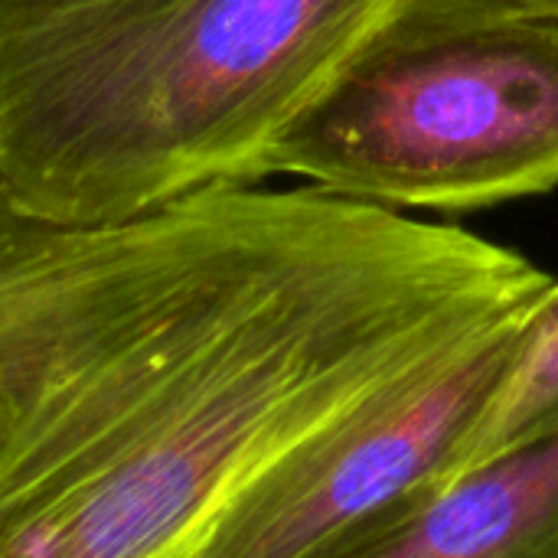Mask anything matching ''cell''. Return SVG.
<instances>
[{
    "label": "cell",
    "mask_w": 558,
    "mask_h": 558,
    "mask_svg": "<svg viewBox=\"0 0 558 558\" xmlns=\"http://www.w3.org/2000/svg\"><path fill=\"white\" fill-rule=\"evenodd\" d=\"M549 281L461 226L304 183L114 222L0 190V558H177L284 448Z\"/></svg>",
    "instance_id": "1"
},
{
    "label": "cell",
    "mask_w": 558,
    "mask_h": 558,
    "mask_svg": "<svg viewBox=\"0 0 558 558\" xmlns=\"http://www.w3.org/2000/svg\"><path fill=\"white\" fill-rule=\"evenodd\" d=\"M392 0H0V190L114 222L262 160Z\"/></svg>",
    "instance_id": "2"
},
{
    "label": "cell",
    "mask_w": 558,
    "mask_h": 558,
    "mask_svg": "<svg viewBox=\"0 0 558 558\" xmlns=\"http://www.w3.org/2000/svg\"><path fill=\"white\" fill-rule=\"evenodd\" d=\"M468 213L558 186V13L392 0L262 160V180Z\"/></svg>",
    "instance_id": "3"
},
{
    "label": "cell",
    "mask_w": 558,
    "mask_h": 558,
    "mask_svg": "<svg viewBox=\"0 0 558 558\" xmlns=\"http://www.w3.org/2000/svg\"><path fill=\"white\" fill-rule=\"evenodd\" d=\"M520 317L284 448L177 558H307L428 484L497 386Z\"/></svg>",
    "instance_id": "4"
},
{
    "label": "cell",
    "mask_w": 558,
    "mask_h": 558,
    "mask_svg": "<svg viewBox=\"0 0 558 558\" xmlns=\"http://www.w3.org/2000/svg\"><path fill=\"white\" fill-rule=\"evenodd\" d=\"M307 558H558V438L415 487Z\"/></svg>",
    "instance_id": "5"
},
{
    "label": "cell",
    "mask_w": 558,
    "mask_h": 558,
    "mask_svg": "<svg viewBox=\"0 0 558 558\" xmlns=\"http://www.w3.org/2000/svg\"><path fill=\"white\" fill-rule=\"evenodd\" d=\"M546 438H558V281H549L520 317L497 386L438 474L422 487H438Z\"/></svg>",
    "instance_id": "6"
},
{
    "label": "cell",
    "mask_w": 558,
    "mask_h": 558,
    "mask_svg": "<svg viewBox=\"0 0 558 558\" xmlns=\"http://www.w3.org/2000/svg\"><path fill=\"white\" fill-rule=\"evenodd\" d=\"M526 3H536V7H546V10H556L558 13V0H526Z\"/></svg>",
    "instance_id": "7"
},
{
    "label": "cell",
    "mask_w": 558,
    "mask_h": 558,
    "mask_svg": "<svg viewBox=\"0 0 558 558\" xmlns=\"http://www.w3.org/2000/svg\"><path fill=\"white\" fill-rule=\"evenodd\" d=\"M3 438H7V412L0 409V448H3Z\"/></svg>",
    "instance_id": "8"
}]
</instances>
